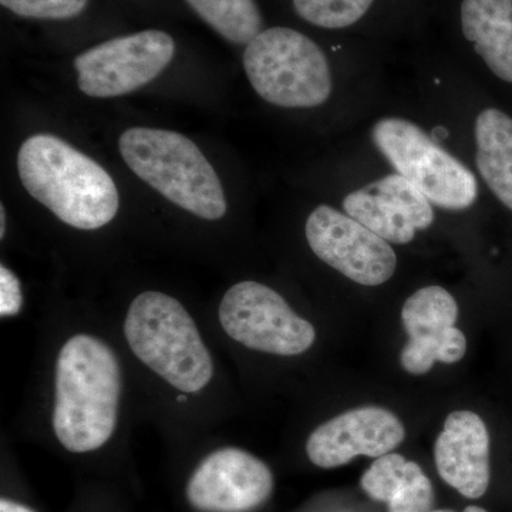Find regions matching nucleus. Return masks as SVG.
Returning <instances> with one entry per match:
<instances>
[{
    "instance_id": "nucleus-1",
    "label": "nucleus",
    "mask_w": 512,
    "mask_h": 512,
    "mask_svg": "<svg viewBox=\"0 0 512 512\" xmlns=\"http://www.w3.org/2000/svg\"><path fill=\"white\" fill-rule=\"evenodd\" d=\"M120 363L107 343L92 335L64 343L56 363L53 430L67 451L89 453L113 436L119 417Z\"/></svg>"
},
{
    "instance_id": "nucleus-2",
    "label": "nucleus",
    "mask_w": 512,
    "mask_h": 512,
    "mask_svg": "<svg viewBox=\"0 0 512 512\" xmlns=\"http://www.w3.org/2000/svg\"><path fill=\"white\" fill-rule=\"evenodd\" d=\"M18 171L26 191L70 227L99 229L119 211V191L109 173L52 134H36L22 144Z\"/></svg>"
},
{
    "instance_id": "nucleus-3",
    "label": "nucleus",
    "mask_w": 512,
    "mask_h": 512,
    "mask_svg": "<svg viewBox=\"0 0 512 512\" xmlns=\"http://www.w3.org/2000/svg\"><path fill=\"white\" fill-rule=\"evenodd\" d=\"M121 157L138 178L183 210L208 221L227 214L220 177L190 138L160 128H128Z\"/></svg>"
},
{
    "instance_id": "nucleus-4",
    "label": "nucleus",
    "mask_w": 512,
    "mask_h": 512,
    "mask_svg": "<svg viewBox=\"0 0 512 512\" xmlns=\"http://www.w3.org/2000/svg\"><path fill=\"white\" fill-rule=\"evenodd\" d=\"M124 335L134 355L183 393L211 382L214 363L187 309L173 296L144 292L128 308Z\"/></svg>"
},
{
    "instance_id": "nucleus-5",
    "label": "nucleus",
    "mask_w": 512,
    "mask_h": 512,
    "mask_svg": "<svg viewBox=\"0 0 512 512\" xmlns=\"http://www.w3.org/2000/svg\"><path fill=\"white\" fill-rule=\"evenodd\" d=\"M244 69L256 94L282 109H315L329 101L333 74L328 57L295 29L262 30L245 47Z\"/></svg>"
},
{
    "instance_id": "nucleus-6",
    "label": "nucleus",
    "mask_w": 512,
    "mask_h": 512,
    "mask_svg": "<svg viewBox=\"0 0 512 512\" xmlns=\"http://www.w3.org/2000/svg\"><path fill=\"white\" fill-rule=\"evenodd\" d=\"M370 140L394 170L444 211H466L480 194L478 177L460 158L440 146L416 121L383 116L370 128Z\"/></svg>"
},
{
    "instance_id": "nucleus-7",
    "label": "nucleus",
    "mask_w": 512,
    "mask_h": 512,
    "mask_svg": "<svg viewBox=\"0 0 512 512\" xmlns=\"http://www.w3.org/2000/svg\"><path fill=\"white\" fill-rule=\"evenodd\" d=\"M220 322L235 342L271 355H301L316 339L311 323L296 315L278 292L259 282H239L228 289L221 301Z\"/></svg>"
},
{
    "instance_id": "nucleus-8",
    "label": "nucleus",
    "mask_w": 512,
    "mask_h": 512,
    "mask_svg": "<svg viewBox=\"0 0 512 512\" xmlns=\"http://www.w3.org/2000/svg\"><path fill=\"white\" fill-rule=\"evenodd\" d=\"M174 53L173 37L161 30L116 37L74 59L77 86L96 99L136 92L160 76Z\"/></svg>"
},
{
    "instance_id": "nucleus-9",
    "label": "nucleus",
    "mask_w": 512,
    "mask_h": 512,
    "mask_svg": "<svg viewBox=\"0 0 512 512\" xmlns=\"http://www.w3.org/2000/svg\"><path fill=\"white\" fill-rule=\"evenodd\" d=\"M313 254L359 285L386 284L396 272L392 244L332 205H318L305 225Z\"/></svg>"
},
{
    "instance_id": "nucleus-10",
    "label": "nucleus",
    "mask_w": 512,
    "mask_h": 512,
    "mask_svg": "<svg viewBox=\"0 0 512 512\" xmlns=\"http://www.w3.org/2000/svg\"><path fill=\"white\" fill-rule=\"evenodd\" d=\"M274 490L264 461L237 447L208 454L187 484L192 507L204 512H248L261 507Z\"/></svg>"
},
{
    "instance_id": "nucleus-11",
    "label": "nucleus",
    "mask_w": 512,
    "mask_h": 512,
    "mask_svg": "<svg viewBox=\"0 0 512 512\" xmlns=\"http://www.w3.org/2000/svg\"><path fill=\"white\" fill-rule=\"evenodd\" d=\"M342 210L394 245L409 244L436 220L429 198L394 171L349 191Z\"/></svg>"
},
{
    "instance_id": "nucleus-12",
    "label": "nucleus",
    "mask_w": 512,
    "mask_h": 512,
    "mask_svg": "<svg viewBox=\"0 0 512 512\" xmlns=\"http://www.w3.org/2000/svg\"><path fill=\"white\" fill-rule=\"evenodd\" d=\"M458 305L441 286H424L414 292L402 311L409 343L402 352V366L412 375H424L434 363H456L466 355L467 340L457 329Z\"/></svg>"
},
{
    "instance_id": "nucleus-13",
    "label": "nucleus",
    "mask_w": 512,
    "mask_h": 512,
    "mask_svg": "<svg viewBox=\"0 0 512 512\" xmlns=\"http://www.w3.org/2000/svg\"><path fill=\"white\" fill-rule=\"evenodd\" d=\"M406 436L402 421L383 407L349 410L320 424L306 441L309 460L320 468L345 466L359 456L392 453Z\"/></svg>"
},
{
    "instance_id": "nucleus-14",
    "label": "nucleus",
    "mask_w": 512,
    "mask_h": 512,
    "mask_svg": "<svg viewBox=\"0 0 512 512\" xmlns=\"http://www.w3.org/2000/svg\"><path fill=\"white\" fill-rule=\"evenodd\" d=\"M440 477L458 493L477 500L490 485V436L483 419L468 410L448 414L434 447Z\"/></svg>"
},
{
    "instance_id": "nucleus-15",
    "label": "nucleus",
    "mask_w": 512,
    "mask_h": 512,
    "mask_svg": "<svg viewBox=\"0 0 512 512\" xmlns=\"http://www.w3.org/2000/svg\"><path fill=\"white\" fill-rule=\"evenodd\" d=\"M460 22L488 72L512 86V0H463Z\"/></svg>"
},
{
    "instance_id": "nucleus-16",
    "label": "nucleus",
    "mask_w": 512,
    "mask_h": 512,
    "mask_svg": "<svg viewBox=\"0 0 512 512\" xmlns=\"http://www.w3.org/2000/svg\"><path fill=\"white\" fill-rule=\"evenodd\" d=\"M474 164L495 200L512 212V116L497 106L483 107L473 123Z\"/></svg>"
},
{
    "instance_id": "nucleus-17",
    "label": "nucleus",
    "mask_w": 512,
    "mask_h": 512,
    "mask_svg": "<svg viewBox=\"0 0 512 512\" xmlns=\"http://www.w3.org/2000/svg\"><path fill=\"white\" fill-rule=\"evenodd\" d=\"M372 500L389 505V512H431L433 484L419 464L396 453L377 458L360 480Z\"/></svg>"
},
{
    "instance_id": "nucleus-18",
    "label": "nucleus",
    "mask_w": 512,
    "mask_h": 512,
    "mask_svg": "<svg viewBox=\"0 0 512 512\" xmlns=\"http://www.w3.org/2000/svg\"><path fill=\"white\" fill-rule=\"evenodd\" d=\"M215 32L235 45H248L262 32L261 10L255 0H185Z\"/></svg>"
},
{
    "instance_id": "nucleus-19",
    "label": "nucleus",
    "mask_w": 512,
    "mask_h": 512,
    "mask_svg": "<svg viewBox=\"0 0 512 512\" xmlns=\"http://www.w3.org/2000/svg\"><path fill=\"white\" fill-rule=\"evenodd\" d=\"M299 18L318 28H350L365 18L375 0H292Z\"/></svg>"
},
{
    "instance_id": "nucleus-20",
    "label": "nucleus",
    "mask_w": 512,
    "mask_h": 512,
    "mask_svg": "<svg viewBox=\"0 0 512 512\" xmlns=\"http://www.w3.org/2000/svg\"><path fill=\"white\" fill-rule=\"evenodd\" d=\"M0 3L22 18L63 20L80 15L89 0H0Z\"/></svg>"
},
{
    "instance_id": "nucleus-21",
    "label": "nucleus",
    "mask_w": 512,
    "mask_h": 512,
    "mask_svg": "<svg viewBox=\"0 0 512 512\" xmlns=\"http://www.w3.org/2000/svg\"><path fill=\"white\" fill-rule=\"evenodd\" d=\"M23 305L22 288L18 276L5 265L0 266V315H18Z\"/></svg>"
},
{
    "instance_id": "nucleus-22",
    "label": "nucleus",
    "mask_w": 512,
    "mask_h": 512,
    "mask_svg": "<svg viewBox=\"0 0 512 512\" xmlns=\"http://www.w3.org/2000/svg\"><path fill=\"white\" fill-rule=\"evenodd\" d=\"M0 512H35V511L30 510V508L26 507V505L15 503V501H10V500H6V498H2V501H0Z\"/></svg>"
},
{
    "instance_id": "nucleus-23",
    "label": "nucleus",
    "mask_w": 512,
    "mask_h": 512,
    "mask_svg": "<svg viewBox=\"0 0 512 512\" xmlns=\"http://www.w3.org/2000/svg\"><path fill=\"white\" fill-rule=\"evenodd\" d=\"M5 220H6V212H5V207H0V237H5V229H6V224H5Z\"/></svg>"
},
{
    "instance_id": "nucleus-24",
    "label": "nucleus",
    "mask_w": 512,
    "mask_h": 512,
    "mask_svg": "<svg viewBox=\"0 0 512 512\" xmlns=\"http://www.w3.org/2000/svg\"><path fill=\"white\" fill-rule=\"evenodd\" d=\"M431 512H454V511L436 510V511H431ZM464 512H488V511H485L484 508L477 507V505H470V507H467L466 510H464Z\"/></svg>"
}]
</instances>
